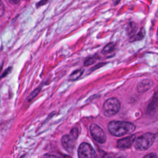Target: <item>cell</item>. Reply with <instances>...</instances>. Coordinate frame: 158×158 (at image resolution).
I'll return each mask as SVG.
<instances>
[{
    "label": "cell",
    "mask_w": 158,
    "mask_h": 158,
    "mask_svg": "<svg viewBox=\"0 0 158 158\" xmlns=\"http://www.w3.org/2000/svg\"><path fill=\"white\" fill-rule=\"evenodd\" d=\"M78 136V131L77 128H73L69 135H64L62 137L61 142L64 148L69 153L73 152V149H75L76 140Z\"/></svg>",
    "instance_id": "277c9868"
},
{
    "label": "cell",
    "mask_w": 158,
    "mask_h": 158,
    "mask_svg": "<svg viewBox=\"0 0 158 158\" xmlns=\"http://www.w3.org/2000/svg\"><path fill=\"white\" fill-rule=\"evenodd\" d=\"M145 36V30L142 28L139 30V31L136 34V35H133V36H131L130 37V41L133 42V41H136L138 40H141L142 39L144 38Z\"/></svg>",
    "instance_id": "30bf717a"
},
{
    "label": "cell",
    "mask_w": 158,
    "mask_h": 158,
    "mask_svg": "<svg viewBox=\"0 0 158 158\" xmlns=\"http://www.w3.org/2000/svg\"><path fill=\"white\" fill-rule=\"evenodd\" d=\"M9 2H10L11 4H15L19 3L20 0H9Z\"/></svg>",
    "instance_id": "d6986e66"
},
{
    "label": "cell",
    "mask_w": 158,
    "mask_h": 158,
    "mask_svg": "<svg viewBox=\"0 0 158 158\" xmlns=\"http://www.w3.org/2000/svg\"><path fill=\"white\" fill-rule=\"evenodd\" d=\"M78 156L81 158H93L97 156L93 147L88 143H81L78 149Z\"/></svg>",
    "instance_id": "8992f818"
},
{
    "label": "cell",
    "mask_w": 158,
    "mask_h": 158,
    "mask_svg": "<svg viewBox=\"0 0 158 158\" xmlns=\"http://www.w3.org/2000/svg\"><path fill=\"white\" fill-rule=\"evenodd\" d=\"M156 139V135L152 133H146L139 136L135 141V148L141 151L149 149L154 143Z\"/></svg>",
    "instance_id": "7a4b0ae2"
},
{
    "label": "cell",
    "mask_w": 158,
    "mask_h": 158,
    "mask_svg": "<svg viewBox=\"0 0 158 158\" xmlns=\"http://www.w3.org/2000/svg\"><path fill=\"white\" fill-rule=\"evenodd\" d=\"M136 138L135 135H131L128 136L120 139L117 142V147L120 149H126L131 146Z\"/></svg>",
    "instance_id": "52a82bcc"
},
{
    "label": "cell",
    "mask_w": 158,
    "mask_h": 158,
    "mask_svg": "<svg viewBox=\"0 0 158 158\" xmlns=\"http://www.w3.org/2000/svg\"><path fill=\"white\" fill-rule=\"evenodd\" d=\"M144 157V158H157V155H156V154H154V153H150V154H149L145 156Z\"/></svg>",
    "instance_id": "e0dca14e"
},
{
    "label": "cell",
    "mask_w": 158,
    "mask_h": 158,
    "mask_svg": "<svg viewBox=\"0 0 158 158\" xmlns=\"http://www.w3.org/2000/svg\"><path fill=\"white\" fill-rule=\"evenodd\" d=\"M120 101L115 98H110L107 99L102 107V111L105 116L110 117L115 115L120 110Z\"/></svg>",
    "instance_id": "3957f363"
},
{
    "label": "cell",
    "mask_w": 158,
    "mask_h": 158,
    "mask_svg": "<svg viewBox=\"0 0 158 158\" xmlns=\"http://www.w3.org/2000/svg\"><path fill=\"white\" fill-rule=\"evenodd\" d=\"M89 131L92 138L98 143L103 144L106 142L107 137L103 130L97 124L91 123L89 127Z\"/></svg>",
    "instance_id": "5b68a950"
},
{
    "label": "cell",
    "mask_w": 158,
    "mask_h": 158,
    "mask_svg": "<svg viewBox=\"0 0 158 158\" xmlns=\"http://www.w3.org/2000/svg\"><path fill=\"white\" fill-rule=\"evenodd\" d=\"M104 64H105L104 63H100V64H99L98 65H97L95 67H93L91 69H93V70H96V69L97 68H98V67H99H99H101L103 66Z\"/></svg>",
    "instance_id": "ac0fdd59"
},
{
    "label": "cell",
    "mask_w": 158,
    "mask_h": 158,
    "mask_svg": "<svg viewBox=\"0 0 158 158\" xmlns=\"http://www.w3.org/2000/svg\"><path fill=\"white\" fill-rule=\"evenodd\" d=\"M40 91V88H36L35 90H34V91L30 94V96H29V97H28V99H29V100H31V99H32L33 98H35V97L38 94V93H39Z\"/></svg>",
    "instance_id": "9a60e30c"
},
{
    "label": "cell",
    "mask_w": 158,
    "mask_h": 158,
    "mask_svg": "<svg viewBox=\"0 0 158 158\" xmlns=\"http://www.w3.org/2000/svg\"><path fill=\"white\" fill-rule=\"evenodd\" d=\"M135 124L130 122L112 120L108 124L109 133L115 136L120 137L133 133L135 130Z\"/></svg>",
    "instance_id": "6da1fadb"
},
{
    "label": "cell",
    "mask_w": 158,
    "mask_h": 158,
    "mask_svg": "<svg viewBox=\"0 0 158 158\" xmlns=\"http://www.w3.org/2000/svg\"><path fill=\"white\" fill-rule=\"evenodd\" d=\"M96 60V59L94 57H90L88 58L84 62V65L85 66H88L89 65L94 64Z\"/></svg>",
    "instance_id": "5bb4252c"
},
{
    "label": "cell",
    "mask_w": 158,
    "mask_h": 158,
    "mask_svg": "<svg viewBox=\"0 0 158 158\" xmlns=\"http://www.w3.org/2000/svg\"><path fill=\"white\" fill-rule=\"evenodd\" d=\"M157 93H156L152 100L148 106L147 111L150 114L154 113L157 110Z\"/></svg>",
    "instance_id": "9c48e42d"
},
{
    "label": "cell",
    "mask_w": 158,
    "mask_h": 158,
    "mask_svg": "<svg viewBox=\"0 0 158 158\" xmlns=\"http://www.w3.org/2000/svg\"><path fill=\"white\" fill-rule=\"evenodd\" d=\"M115 48V44L114 42H110L108 43L102 49V53L103 54H107L112 52L114 51Z\"/></svg>",
    "instance_id": "7c38bea8"
},
{
    "label": "cell",
    "mask_w": 158,
    "mask_h": 158,
    "mask_svg": "<svg viewBox=\"0 0 158 158\" xmlns=\"http://www.w3.org/2000/svg\"><path fill=\"white\" fill-rule=\"evenodd\" d=\"M4 6L2 2L0 0V17L4 14Z\"/></svg>",
    "instance_id": "2e32d148"
},
{
    "label": "cell",
    "mask_w": 158,
    "mask_h": 158,
    "mask_svg": "<svg viewBox=\"0 0 158 158\" xmlns=\"http://www.w3.org/2000/svg\"><path fill=\"white\" fill-rule=\"evenodd\" d=\"M136 30V25L134 22H131L128 24L127 28V32L128 35L133 36Z\"/></svg>",
    "instance_id": "4fadbf2b"
},
{
    "label": "cell",
    "mask_w": 158,
    "mask_h": 158,
    "mask_svg": "<svg viewBox=\"0 0 158 158\" xmlns=\"http://www.w3.org/2000/svg\"><path fill=\"white\" fill-rule=\"evenodd\" d=\"M83 73V70L82 69H78L75 71H73L70 75L69 77V80L70 81H74L77 80L78 78H80Z\"/></svg>",
    "instance_id": "8fae6325"
},
{
    "label": "cell",
    "mask_w": 158,
    "mask_h": 158,
    "mask_svg": "<svg viewBox=\"0 0 158 158\" xmlns=\"http://www.w3.org/2000/svg\"><path fill=\"white\" fill-rule=\"evenodd\" d=\"M152 81L148 79L142 80L137 86V89L139 93H144L148 91L152 86Z\"/></svg>",
    "instance_id": "ba28073f"
}]
</instances>
